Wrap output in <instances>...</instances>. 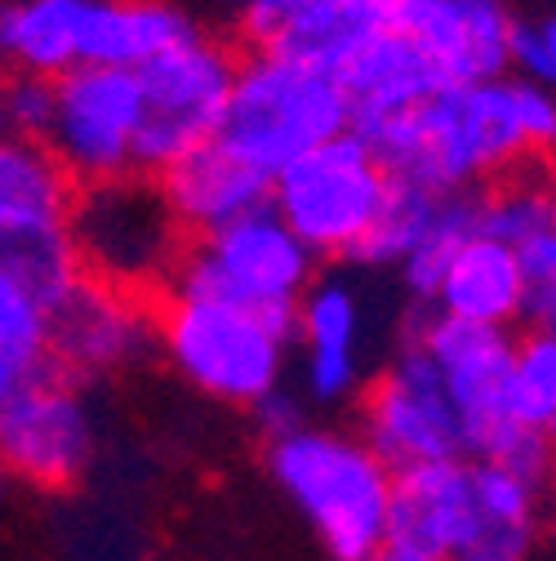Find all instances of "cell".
I'll use <instances>...</instances> for the list:
<instances>
[{"mask_svg": "<svg viewBox=\"0 0 556 561\" xmlns=\"http://www.w3.org/2000/svg\"><path fill=\"white\" fill-rule=\"evenodd\" d=\"M361 134L401 183L480 192L508 174L556 165V90L517 72L445 85L414 112Z\"/></svg>", "mask_w": 556, "mask_h": 561, "instance_id": "6da1fadb", "label": "cell"}, {"mask_svg": "<svg viewBox=\"0 0 556 561\" xmlns=\"http://www.w3.org/2000/svg\"><path fill=\"white\" fill-rule=\"evenodd\" d=\"M267 472L334 561H379L387 552L396 468L361 433L303 424L267 442Z\"/></svg>", "mask_w": 556, "mask_h": 561, "instance_id": "7a4b0ae2", "label": "cell"}, {"mask_svg": "<svg viewBox=\"0 0 556 561\" xmlns=\"http://www.w3.org/2000/svg\"><path fill=\"white\" fill-rule=\"evenodd\" d=\"M352 129L357 107L338 72L271 49L241 54L219 144H228L245 165L276 183L294 161Z\"/></svg>", "mask_w": 556, "mask_h": 561, "instance_id": "3957f363", "label": "cell"}, {"mask_svg": "<svg viewBox=\"0 0 556 561\" xmlns=\"http://www.w3.org/2000/svg\"><path fill=\"white\" fill-rule=\"evenodd\" d=\"M161 353L183 383L223 405L258 410L286 388L294 357V312H263L228 299L161 295Z\"/></svg>", "mask_w": 556, "mask_h": 561, "instance_id": "277c9868", "label": "cell"}, {"mask_svg": "<svg viewBox=\"0 0 556 561\" xmlns=\"http://www.w3.org/2000/svg\"><path fill=\"white\" fill-rule=\"evenodd\" d=\"M72 237L85 276L148 299L170 295L192 250V232L183 228L161 179L143 170L85 183L72 209Z\"/></svg>", "mask_w": 556, "mask_h": 561, "instance_id": "5b68a950", "label": "cell"}, {"mask_svg": "<svg viewBox=\"0 0 556 561\" xmlns=\"http://www.w3.org/2000/svg\"><path fill=\"white\" fill-rule=\"evenodd\" d=\"M396 192V174L361 129L294 161L271 183V209L281 215L316 259L357 263Z\"/></svg>", "mask_w": 556, "mask_h": 561, "instance_id": "8992f818", "label": "cell"}, {"mask_svg": "<svg viewBox=\"0 0 556 561\" xmlns=\"http://www.w3.org/2000/svg\"><path fill=\"white\" fill-rule=\"evenodd\" d=\"M316 280V254L271 205L210 237H192V250L174 276L178 295L228 299L263 312H294Z\"/></svg>", "mask_w": 556, "mask_h": 561, "instance_id": "52a82bcc", "label": "cell"}, {"mask_svg": "<svg viewBox=\"0 0 556 561\" xmlns=\"http://www.w3.org/2000/svg\"><path fill=\"white\" fill-rule=\"evenodd\" d=\"M241 49L215 32H196L178 49L161 54L138 72L143 85V129H138V170L165 174L174 161L219 138Z\"/></svg>", "mask_w": 556, "mask_h": 561, "instance_id": "ba28073f", "label": "cell"}, {"mask_svg": "<svg viewBox=\"0 0 556 561\" xmlns=\"http://www.w3.org/2000/svg\"><path fill=\"white\" fill-rule=\"evenodd\" d=\"M361 437L401 472L437 459H467L459 405L419 339H405L361 392Z\"/></svg>", "mask_w": 556, "mask_h": 561, "instance_id": "9c48e42d", "label": "cell"}, {"mask_svg": "<svg viewBox=\"0 0 556 561\" xmlns=\"http://www.w3.org/2000/svg\"><path fill=\"white\" fill-rule=\"evenodd\" d=\"M143 85L125 67H77L54 81V121L45 148L81 187L138 170Z\"/></svg>", "mask_w": 556, "mask_h": 561, "instance_id": "30bf717a", "label": "cell"}, {"mask_svg": "<svg viewBox=\"0 0 556 561\" xmlns=\"http://www.w3.org/2000/svg\"><path fill=\"white\" fill-rule=\"evenodd\" d=\"M0 450L5 468L36 490L72 485L94 459V424L77 379L54 370L0 397Z\"/></svg>", "mask_w": 556, "mask_h": 561, "instance_id": "8fae6325", "label": "cell"}, {"mask_svg": "<svg viewBox=\"0 0 556 561\" xmlns=\"http://www.w3.org/2000/svg\"><path fill=\"white\" fill-rule=\"evenodd\" d=\"M485 535L490 522L476 490V459H437L396 472L387 548L428 561H480Z\"/></svg>", "mask_w": 556, "mask_h": 561, "instance_id": "7c38bea8", "label": "cell"}, {"mask_svg": "<svg viewBox=\"0 0 556 561\" xmlns=\"http://www.w3.org/2000/svg\"><path fill=\"white\" fill-rule=\"evenodd\" d=\"M152 347H161V312L148 295L85 276L54 308V366L77 383L116 375L143 362Z\"/></svg>", "mask_w": 556, "mask_h": 561, "instance_id": "4fadbf2b", "label": "cell"}, {"mask_svg": "<svg viewBox=\"0 0 556 561\" xmlns=\"http://www.w3.org/2000/svg\"><path fill=\"white\" fill-rule=\"evenodd\" d=\"M299 392L312 405H347L366 392V304L347 276H316L294 312Z\"/></svg>", "mask_w": 556, "mask_h": 561, "instance_id": "5bb4252c", "label": "cell"}, {"mask_svg": "<svg viewBox=\"0 0 556 561\" xmlns=\"http://www.w3.org/2000/svg\"><path fill=\"white\" fill-rule=\"evenodd\" d=\"M396 0H263L236 27L245 49L290 54L343 77L374 36L392 27Z\"/></svg>", "mask_w": 556, "mask_h": 561, "instance_id": "9a60e30c", "label": "cell"}, {"mask_svg": "<svg viewBox=\"0 0 556 561\" xmlns=\"http://www.w3.org/2000/svg\"><path fill=\"white\" fill-rule=\"evenodd\" d=\"M517 14L508 0H396L392 27L419 45L450 85L512 72Z\"/></svg>", "mask_w": 556, "mask_h": 561, "instance_id": "2e32d148", "label": "cell"}, {"mask_svg": "<svg viewBox=\"0 0 556 561\" xmlns=\"http://www.w3.org/2000/svg\"><path fill=\"white\" fill-rule=\"evenodd\" d=\"M157 179L192 237H210L228 224H241L254 209L271 205V179L245 165L219 138L200 144Z\"/></svg>", "mask_w": 556, "mask_h": 561, "instance_id": "e0dca14e", "label": "cell"}, {"mask_svg": "<svg viewBox=\"0 0 556 561\" xmlns=\"http://www.w3.org/2000/svg\"><path fill=\"white\" fill-rule=\"evenodd\" d=\"M432 312L472 321V325H490V330H512L517 321L534 317V286L517 250L499 237L480 232L450 263L441 290L432 299Z\"/></svg>", "mask_w": 556, "mask_h": 561, "instance_id": "ac0fdd59", "label": "cell"}, {"mask_svg": "<svg viewBox=\"0 0 556 561\" xmlns=\"http://www.w3.org/2000/svg\"><path fill=\"white\" fill-rule=\"evenodd\" d=\"M343 85L357 107V129H374V125H387V121L414 112L419 103H428L450 81L405 32L387 27L343 67Z\"/></svg>", "mask_w": 556, "mask_h": 561, "instance_id": "d6986e66", "label": "cell"}, {"mask_svg": "<svg viewBox=\"0 0 556 561\" xmlns=\"http://www.w3.org/2000/svg\"><path fill=\"white\" fill-rule=\"evenodd\" d=\"M205 32L187 0H94L85 67H125L143 72L161 54Z\"/></svg>", "mask_w": 556, "mask_h": 561, "instance_id": "ffe728a7", "label": "cell"}, {"mask_svg": "<svg viewBox=\"0 0 556 561\" xmlns=\"http://www.w3.org/2000/svg\"><path fill=\"white\" fill-rule=\"evenodd\" d=\"M94 0H5L0 14V49L10 72L62 81L67 72L85 67Z\"/></svg>", "mask_w": 556, "mask_h": 561, "instance_id": "44dd1931", "label": "cell"}, {"mask_svg": "<svg viewBox=\"0 0 556 561\" xmlns=\"http://www.w3.org/2000/svg\"><path fill=\"white\" fill-rule=\"evenodd\" d=\"M81 183L32 138H5L0 148V237L72 228Z\"/></svg>", "mask_w": 556, "mask_h": 561, "instance_id": "7402d4cb", "label": "cell"}, {"mask_svg": "<svg viewBox=\"0 0 556 561\" xmlns=\"http://www.w3.org/2000/svg\"><path fill=\"white\" fill-rule=\"evenodd\" d=\"M54 370V308L0 280V397Z\"/></svg>", "mask_w": 556, "mask_h": 561, "instance_id": "603a6c76", "label": "cell"}, {"mask_svg": "<svg viewBox=\"0 0 556 561\" xmlns=\"http://www.w3.org/2000/svg\"><path fill=\"white\" fill-rule=\"evenodd\" d=\"M472 237H480V192H445L441 205H437L432 228L424 232L419 245H414V254L396 267L401 280H405V290L414 299L432 304L445 272H450V263L459 259V250Z\"/></svg>", "mask_w": 556, "mask_h": 561, "instance_id": "cb8c5ba5", "label": "cell"}, {"mask_svg": "<svg viewBox=\"0 0 556 561\" xmlns=\"http://www.w3.org/2000/svg\"><path fill=\"white\" fill-rule=\"evenodd\" d=\"M441 196L445 192H428V187H414V183H401L396 179V192H392V201L383 209L379 228L361 245L357 267H401L414 254V245L424 241V232L432 228Z\"/></svg>", "mask_w": 556, "mask_h": 561, "instance_id": "d4e9b609", "label": "cell"}, {"mask_svg": "<svg viewBox=\"0 0 556 561\" xmlns=\"http://www.w3.org/2000/svg\"><path fill=\"white\" fill-rule=\"evenodd\" d=\"M512 410L525 428L556 437V334H547L543 325L517 334Z\"/></svg>", "mask_w": 556, "mask_h": 561, "instance_id": "484cf974", "label": "cell"}, {"mask_svg": "<svg viewBox=\"0 0 556 561\" xmlns=\"http://www.w3.org/2000/svg\"><path fill=\"white\" fill-rule=\"evenodd\" d=\"M0 121H5V138H32V144H45L49 121H54V81L10 72L5 99H0Z\"/></svg>", "mask_w": 556, "mask_h": 561, "instance_id": "4316f807", "label": "cell"}, {"mask_svg": "<svg viewBox=\"0 0 556 561\" xmlns=\"http://www.w3.org/2000/svg\"><path fill=\"white\" fill-rule=\"evenodd\" d=\"M512 72L525 77V81H538L547 85L552 77V54H547V32H543V19H521L517 32H512Z\"/></svg>", "mask_w": 556, "mask_h": 561, "instance_id": "83f0119b", "label": "cell"}, {"mask_svg": "<svg viewBox=\"0 0 556 561\" xmlns=\"http://www.w3.org/2000/svg\"><path fill=\"white\" fill-rule=\"evenodd\" d=\"M512 250H517V259H521V267H525V276H530L534 295H543V290L556 286V224L530 232V237H525L521 245H512Z\"/></svg>", "mask_w": 556, "mask_h": 561, "instance_id": "f1b7e54d", "label": "cell"}, {"mask_svg": "<svg viewBox=\"0 0 556 561\" xmlns=\"http://www.w3.org/2000/svg\"><path fill=\"white\" fill-rule=\"evenodd\" d=\"M308 397L303 392H290V388H281L276 397H267L263 405H258V428H263V437L267 442H276V437H290V433H299L303 424H308Z\"/></svg>", "mask_w": 556, "mask_h": 561, "instance_id": "f546056e", "label": "cell"}, {"mask_svg": "<svg viewBox=\"0 0 556 561\" xmlns=\"http://www.w3.org/2000/svg\"><path fill=\"white\" fill-rule=\"evenodd\" d=\"M534 325H543L547 334H556V286L534 295Z\"/></svg>", "mask_w": 556, "mask_h": 561, "instance_id": "4dcf8cb0", "label": "cell"}, {"mask_svg": "<svg viewBox=\"0 0 556 561\" xmlns=\"http://www.w3.org/2000/svg\"><path fill=\"white\" fill-rule=\"evenodd\" d=\"M200 5H210L215 14H223V19H236V23H241L250 10H258V5H263V0H200Z\"/></svg>", "mask_w": 556, "mask_h": 561, "instance_id": "1f68e13d", "label": "cell"}, {"mask_svg": "<svg viewBox=\"0 0 556 561\" xmlns=\"http://www.w3.org/2000/svg\"><path fill=\"white\" fill-rule=\"evenodd\" d=\"M543 32H547V54H552V77H547V85L556 90V19H543Z\"/></svg>", "mask_w": 556, "mask_h": 561, "instance_id": "d6a6232c", "label": "cell"}, {"mask_svg": "<svg viewBox=\"0 0 556 561\" xmlns=\"http://www.w3.org/2000/svg\"><path fill=\"white\" fill-rule=\"evenodd\" d=\"M379 561H428V557H414V552H396V548H387Z\"/></svg>", "mask_w": 556, "mask_h": 561, "instance_id": "836d02e7", "label": "cell"}, {"mask_svg": "<svg viewBox=\"0 0 556 561\" xmlns=\"http://www.w3.org/2000/svg\"><path fill=\"white\" fill-rule=\"evenodd\" d=\"M547 183H552V205H556V165L547 170Z\"/></svg>", "mask_w": 556, "mask_h": 561, "instance_id": "e575fe53", "label": "cell"}]
</instances>
